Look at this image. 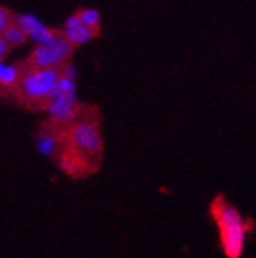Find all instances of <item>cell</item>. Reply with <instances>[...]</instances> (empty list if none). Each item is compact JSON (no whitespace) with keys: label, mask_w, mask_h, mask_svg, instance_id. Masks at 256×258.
Segmentation results:
<instances>
[{"label":"cell","mask_w":256,"mask_h":258,"mask_svg":"<svg viewBox=\"0 0 256 258\" xmlns=\"http://www.w3.org/2000/svg\"><path fill=\"white\" fill-rule=\"evenodd\" d=\"M64 130L46 119L37 130V149L48 158L57 159L64 149Z\"/></svg>","instance_id":"5"},{"label":"cell","mask_w":256,"mask_h":258,"mask_svg":"<svg viewBox=\"0 0 256 258\" xmlns=\"http://www.w3.org/2000/svg\"><path fill=\"white\" fill-rule=\"evenodd\" d=\"M2 37H4L6 42L10 44V48H19V46H22L26 40H28V35H26V31L22 30V28H19L17 24H13L11 28H8Z\"/></svg>","instance_id":"10"},{"label":"cell","mask_w":256,"mask_h":258,"mask_svg":"<svg viewBox=\"0 0 256 258\" xmlns=\"http://www.w3.org/2000/svg\"><path fill=\"white\" fill-rule=\"evenodd\" d=\"M10 44H8V42H6V39L4 37H2V35H0V62H2V60L6 59V55L10 53Z\"/></svg>","instance_id":"12"},{"label":"cell","mask_w":256,"mask_h":258,"mask_svg":"<svg viewBox=\"0 0 256 258\" xmlns=\"http://www.w3.org/2000/svg\"><path fill=\"white\" fill-rule=\"evenodd\" d=\"M209 211L216 224L223 254L227 258H241L249 233V224L245 218L234 205L227 202L225 196H216L212 200Z\"/></svg>","instance_id":"3"},{"label":"cell","mask_w":256,"mask_h":258,"mask_svg":"<svg viewBox=\"0 0 256 258\" xmlns=\"http://www.w3.org/2000/svg\"><path fill=\"white\" fill-rule=\"evenodd\" d=\"M24 72V60L15 62V64H4L0 62V97L6 95H13L17 85H19L20 77Z\"/></svg>","instance_id":"8"},{"label":"cell","mask_w":256,"mask_h":258,"mask_svg":"<svg viewBox=\"0 0 256 258\" xmlns=\"http://www.w3.org/2000/svg\"><path fill=\"white\" fill-rule=\"evenodd\" d=\"M15 24L26 31L28 39L33 40L35 44H48V42L59 37V30L48 28L37 17L30 15V13L28 15H15Z\"/></svg>","instance_id":"6"},{"label":"cell","mask_w":256,"mask_h":258,"mask_svg":"<svg viewBox=\"0 0 256 258\" xmlns=\"http://www.w3.org/2000/svg\"><path fill=\"white\" fill-rule=\"evenodd\" d=\"M13 24H15V15L8 8L0 6V35H4V31Z\"/></svg>","instance_id":"11"},{"label":"cell","mask_w":256,"mask_h":258,"mask_svg":"<svg viewBox=\"0 0 256 258\" xmlns=\"http://www.w3.org/2000/svg\"><path fill=\"white\" fill-rule=\"evenodd\" d=\"M74 53L75 46L64 39L59 30L57 39L48 44H37L24 62L31 68H64L66 64H70V59Z\"/></svg>","instance_id":"4"},{"label":"cell","mask_w":256,"mask_h":258,"mask_svg":"<svg viewBox=\"0 0 256 258\" xmlns=\"http://www.w3.org/2000/svg\"><path fill=\"white\" fill-rule=\"evenodd\" d=\"M60 33H62L64 39L68 40V42H72L75 48H79V46H83V44H88V42H92V40L99 37L97 31L90 30L88 26L79 19L77 13H74L72 17L66 19Z\"/></svg>","instance_id":"7"},{"label":"cell","mask_w":256,"mask_h":258,"mask_svg":"<svg viewBox=\"0 0 256 258\" xmlns=\"http://www.w3.org/2000/svg\"><path fill=\"white\" fill-rule=\"evenodd\" d=\"M77 15H79V19L83 20L84 24L88 26L90 30L97 31V33H101V15H99L97 10H92V8H83V10L75 11Z\"/></svg>","instance_id":"9"},{"label":"cell","mask_w":256,"mask_h":258,"mask_svg":"<svg viewBox=\"0 0 256 258\" xmlns=\"http://www.w3.org/2000/svg\"><path fill=\"white\" fill-rule=\"evenodd\" d=\"M97 172L103 163V130L101 114L94 104H83L81 114L64 130V149Z\"/></svg>","instance_id":"1"},{"label":"cell","mask_w":256,"mask_h":258,"mask_svg":"<svg viewBox=\"0 0 256 258\" xmlns=\"http://www.w3.org/2000/svg\"><path fill=\"white\" fill-rule=\"evenodd\" d=\"M60 75L62 68H31L24 62V72L11 99L30 112H46Z\"/></svg>","instance_id":"2"}]
</instances>
